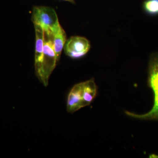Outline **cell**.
<instances>
[{
    "instance_id": "cell-1",
    "label": "cell",
    "mask_w": 158,
    "mask_h": 158,
    "mask_svg": "<svg viewBox=\"0 0 158 158\" xmlns=\"http://www.w3.org/2000/svg\"><path fill=\"white\" fill-rule=\"evenodd\" d=\"M148 83L154 94V105L148 113L136 114L126 111V114L133 118L140 119H158V52L152 54L148 65Z\"/></svg>"
},
{
    "instance_id": "cell-2",
    "label": "cell",
    "mask_w": 158,
    "mask_h": 158,
    "mask_svg": "<svg viewBox=\"0 0 158 158\" xmlns=\"http://www.w3.org/2000/svg\"><path fill=\"white\" fill-rule=\"evenodd\" d=\"M44 34L43 56L40 70L37 77L40 81L46 87L48 85L50 76L56 68L57 61L52 34L44 32Z\"/></svg>"
},
{
    "instance_id": "cell-3",
    "label": "cell",
    "mask_w": 158,
    "mask_h": 158,
    "mask_svg": "<svg viewBox=\"0 0 158 158\" xmlns=\"http://www.w3.org/2000/svg\"><path fill=\"white\" fill-rule=\"evenodd\" d=\"M32 21L34 25L41 27L44 32L52 34L60 26L56 11L47 6H34Z\"/></svg>"
},
{
    "instance_id": "cell-4",
    "label": "cell",
    "mask_w": 158,
    "mask_h": 158,
    "mask_svg": "<svg viewBox=\"0 0 158 158\" xmlns=\"http://www.w3.org/2000/svg\"><path fill=\"white\" fill-rule=\"evenodd\" d=\"M90 48V43L87 38L80 36H73L66 40L64 49L67 56L75 59L84 56Z\"/></svg>"
},
{
    "instance_id": "cell-5",
    "label": "cell",
    "mask_w": 158,
    "mask_h": 158,
    "mask_svg": "<svg viewBox=\"0 0 158 158\" xmlns=\"http://www.w3.org/2000/svg\"><path fill=\"white\" fill-rule=\"evenodd\" d=\"M86 107L84 101L83 83H79L73 86L69 94L67 103V111L73 113Z\"/></svg>"
},
{
    "instance_id": "cell-6",
    "label": "cell",
    "mask_w": 158,
    "mask_h": 158,
    "mask_svg": "<svg viewBox=\"0 0 158 158\" xmlns=\"http://www.w3.org/2000/svg\"><path fill=\"white\" fill-rule=\"evenodd\" d=\"M36 34V45L35 53V69L37 76L40 70L44 46V34L43 29L40 26L34 25Z\"/></svg>"
},
{
    "instance_id": "cell-7",
    "label": "cell",
    "mask_w": 158,
    "mask_h": 158,
    "mask_svg": "<svg viewBox=\"0 0 158 158\" xmlns=\"http://www.w3.org/2000/svg\"><path fill=\"white\" fill-rule=\"evenodd\" d=\"M52 36L54 50L56 53L57 62H58L60 60L62 51L67 40L66 34L62 26L60 25L52 34Z\"/></svg>"
},
{
    "instance_id": "cell-8",
    "label": "cell",
    "mask_w": 158,
    "mask_h": 158,
    "mask_svg": "<svg viewBox=\"0 0 158 158\" xmlns=\"http://www.w3.org/2000/svg\"><path fill=\"white\" fill-rule=\"evenodd\" d=\"M84 92V101L86 106L93 101L97 93V87L94 79L83 82Z\"/></svg>"
},
{
    "instance_id": "cell-9",
    "label": "cell",
    "mask_w": 158,
    "mask_h": 158,
    "mask_svg": "<svg viewBox=\"0 0 158 158\" xmlns=\"http://www.w3.org/2000/svg\"><path fill=\"white\" fill-rule=\"evenodd\" d=\"M143 11L148 15H158V0H144L142 4Z\"/></svg>"
},
{
    "instance_id": "cell-10",
    "label": "cell",
    "mask_w": 158,
    "mask_h": 158,
    "mask_svg": "<svg viewBox=\"0 0 158 158\" xmlns=\"http://www.w3.org/2000/svg\"><path fill=\"white\" fill-rule=\"evenodd\" d=\"M62 1H66V2H69L72 3V4H76L75 2V0H62Z\"/></svg>"
}]
</instances>
